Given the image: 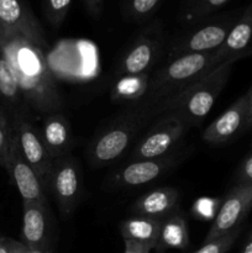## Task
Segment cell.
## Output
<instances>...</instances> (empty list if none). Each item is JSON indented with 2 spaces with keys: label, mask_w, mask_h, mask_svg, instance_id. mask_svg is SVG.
<instances>
[{
  "label": "cell",
  "mask_w": 252,
  "mask_h": 253,
  "mask_svg": "<svg viewBox=\"0 0 252 253\" xmlns=\"http://www.w3.org/2000/svg\"><path fill=\"white\" fill-rule=\"evenodd\" d=\"M0 54L9 63L32 115L42 118L62 110L63 99L43 49L0 24Z\"/></svg>",
  "instance_id": "cell-1"
},
{
  "label": "cell",
  "mask_w": 252,
  "mask_h": 253,
  "mask_svg": "<svg viewBox=\"0 0 252 253\" xmlns=\"http://www.w3.org/2000/svg\"><path fill=\"white\" fill-rule=\"evenodd\" d=\"M235 61H225L212 72L175 95L151 106L156 116L175 114L188 126L200 124L214 106L226 85Z\"/></svg>",
  "instance_id": "cell-2"
},
{
  "label": "cell",
  "mask_w": 252,
  "mask_h": 253,
  "mask_svg": "<svg viewBox=\"0 0 252 253\" xmlns=\"http://www.w3.org/2000/svg\"><path fill=\"white\" fill-rule=\"evenodd\" d=\"M219 64H221V62L216 51L182 54L167 59V63L158 69L155 76L151 77L147 94L137 105L150 108L175 95L204 78Z\"/></svg>",
  "instance_id": "cell-3"
},
{
  "label": "cell",
  "mask_w": 252,
  "mask_h": 253,
  "mask_svg": "<svg viewBox=\"0 0 252 253\" xmlns=\"http://www.w3.org/2000/svg\"><path fill=\"white\" fill-rule=\"evenodd\" d=\"M123 116L104 127L88 146V163L98 169L113 163L126 152L137 136L138 131L151 118H155L152 108L130 106Z\"/></svg>",
  "instance_id": "cell-4"
},
{
  "label": "cell",
  "mask_w": 252,
  "mask_h": 253,
  "mask_svg": "<svg viewBox=\"0 0 252 253\" xmlns=\"http://www.w3.org/2000/svg\"><path fill=\"white\" fill-rule=\"evenodd\" d=\"M240 14L237 11L226 12L216 16H209L185 26L183 31L170 40L168 52L166 54L167 59L182 54L217 51L224 43L227 34Z\"/></svg>",
  "instance_id": "cell-5"
},
{
  "label": "cell",
  "mask_w": 252,
  "mask_h": 253,
  "mask_svg": "<svg viewBox=\"0 0 252 253\" xmlns=\"http://www.w3.org/2000/svg\"><path fill=\"white\" fill-rule=\"evenodd\" d=\"M166 31L163 22L155 20L140 31L126 48L115 69V77L150 73L166 51Z\"/></svg>",
  "instance_id": "cell-6"
},
{
  "label": "cell",
  "mask_w": 252,
  "mask_h": 253,
  "mask_svg": "<svg viewBox=\"0 0 252 253\" xmlns=\"http://www.w3.org/2000/svg\"><path fill=\"white\" fill-rule=\"evenodd\" d=\"M10 120L22 157L35 170L47 193L53 160L44 146L40 127L35 125L34 116L29 114L15 116Z\"/></svg>",
  "instance_id": "cell-7"
},
{
  "label": "cell",
  "mask_w": 252,
  "mask_h": 253,
  "mask_svg": "<svg viewBox=\"0 0 252 253\" xmlns=\"http://www.w3.org/2000/svg\"><path fill=\"white\" fill-rule=\"evenodd\" d=\"M188 125L175 114H163L153 127L133 147L128 161L153 160L173 153L184 136Z\"/></svg>",
  "instance_id": "cell-8"
},
{
  "label": "cell",
  "mask_w": 252,
  "mask_h": 253,
  "mask_svg": "<svg viewBox=\"0 0 252 253\" xmlns=\"http://www.w3.org/2000/svg\"><path fill=\"white\" fill-rule=\"evenodd\" d=\"M82 170L73 156L68 155L53 161L47 193L54 198L58 211L63 219H68L82 197Z\"/></svg>",
  "instance_id": "cell-9"
},
{
  "label": "cell",
  "mask_w": 252,
  "mask_h": 253,
  "mask_svg": "<svg viewBox=\"0 0 252 253\" xmlns=\"http://www.w3.org/2000/svg\"><path fill=\"white\" fill-rule=\"evenodd\" d=\"M252 209V185L236 184L219 205L212 224L205 236L204 244L240 227L241 222Z\"/></svg>",
  "instance_id": "cell-10"
},
{
  "label": "cell",
  "mask_w": 252,
  "mask_h": 253,
  "mask_svg": "<svg viewBox=\"0 0 252 253\" xmlns=\"http://www.w3.org/2000/svg\"><path fill=\"white\" fill-rule=\"evenodd\" d=\"M183 160L179 153L153 160H138L128 162L110 178L114 188H136L158 179Z\"/></svg>",
  "instance_id": "cell-11"
},
{
  "label": "cell",
  "mask_w": 252,
  "mask_h": 253,
  "mask_svg": "<svg viewBox=\"0 0 252 253\" xmlns=\"http://www.w3.org/2000/svg\"><path fill=\"white\" fill-rule=\"evenodd\" d=\"M0 24L24 36L41 49L48 47L43 27L25 0H0Z\"/></svg>",
  "instance_id": "cell-12"
},
{
  "label": "cell",
  "mask_w": 252,
  "mask_h": 253,
  "mask_svg": "<svg viewBox=\"0 0 252 253\" xmlns=\"http://www.w3.org/2000/svg\"><path fill=\"white\" fill-rule=\"evenodd\" d=\"M22 244L30 250L49 251L53 217L48 203L22 202Z\"/></svg>",
  "instance_id": "cell-13"
},
{
  "label": "cell",
  "mask_w": 252,
  "mask_h": 253,
  "mask_svg": "<svg viewBox=\"0 0 252 253\" xmlns=\"http://www.w3.org/2000/svg\"><path fill=\"white\" fill-rule=\"evenodd\" d=\"M247 120L246 94L240 96L219 118L203 131V141L210 146H220L236 137L245 130Z\"/></svg>",
  "instance_id": "cell-14"
},
{
  "label": "cell",
  "mask_w": 252,
  "mask_h": 253,
  "mask_svg": "<svg viewBox=\"0 0 252 253\" xmlns=\"http://www.w3.org/2000/svg\"><path fill=\"white\" fill-rule=\"evenodd\" d=\"M216 53L221 63L252 56V4L242 10Z\"/></svg>",
  "instance_id": "cell-15"
},
{
  "label": "cell",
  "mask_w": 252,
  "mask_h": 253,
  "mask_svg": "<svg viewBox=\"0 0 252 253\" xmlns=\"http://www.w3.org/2000/svg\"><path fill=\"white\" fill-rule=\"evenodd\" d=\"M7 173L11 177L15 187L19 190L22 202H42L47 203V194L42 187L39 177L29 163L22 157L17 146L16 137L12 145L10 166Z\"/></svg>",
  "instance_id": "cell-16"
},
{
  "label": "cell",
  "mask_w": 252,
  "mask_h": 253,
  "mask_svg": "<svg viewBox=\"0 0 252 253\" xmlns=\"http://www.w3.org/2000/svg\"><path fill=\"white\" fill-rule=\"evenodd\" d=\"M42 140L53 161L69 155L74 145L71 124L61 113L48 114L41 118Z\"/></svg>",
  "instance_id": "cell-17"
},
{
  "label": "cell",
  "mask_w": 252,
  "mask_h": 253,
  "mask_svg": "<svg viewBox=\"0 0 252 253\" xmlns=\"http://www.w3.org/2000/svg\"><path fill=\"white\" fill-rule=\"evenodd\" d=\"M179 199V192L175 188H157L141 195L132 204L131 211L141 216L163 219L177 209Z\"/></svg>",
  "instance_id": "cell-18"
},
{
  "label": "cell",
  "mask_w": 252,
  "mask_h": 253,
  "mask_svg": "<svg viewBox=\"0 0 252 253\" xmlns=\"http://www.w3.org/2000/svg\"><path fill=\"white\" fill-rule=\"evenodd\" d=\"M0 106L6 111L10 119L24 114L32 115L30 109L27 108L21 89L9 63L1 54H0Z\"/></svg>",
  "instance_id": "cell-19"
},
{
  "label": "cell",
  "mask_w": 252,
  "mask_h": 253,
  "mask_svg": "<svg viewBox=\"0 0 252 253\" xmlns=\"http://www.w3.org/2000/svg\"><path fill=\"white\" fill-rule=\"evenodd\" d=\"M188 246H189V231H188L187 220L177 208L174 211L163 217L156 251L163 253L170 249L184 251Z\"/></svg>",
  "instance_id": "cell-20"
},
{
  "label": "cell",
  "mask_w": 252,
  "mask_h": 253,
  "mask_svg": "<svg viewBox=\"0 0 252 253\" xmlns=\"http://www.w3.org/2000/svg\"><path fill=\"white\" fill-rule=\"evenodd\" d=\"M150 73L128 74L115 78L110 90V99L116 104H128L133 106L145 99L150 85Z\"/></svg>",
  "instance_id": "cell-21"
},
{
  "label": "cell",
  "mask_w": 252,
  "mask_h": 253,
  "mask_svg": "<svg viewBox=\"0 0 252 253\" xmlns=\"http://www.w3.org/2000/svg\"><path fill=\"white\" fill-rule=\"evenodd\" d=\"M163 219L156 217L135 216L127 217L120 224V234L124 240L140 242L156 250L161 234V225Z\"/></svg>",
  "instance_id": "cell-22"
},
{
  "label": "cell",
  "mask_w": 252,
  "mask_h": 253,
  "mask_svg": "<svg viewBox=\"0 0 252 253\" xmlns=\"http://www.w3.org/2000/svg\"><path fill=\"white\" fill-rule=\"evenodd\" d=\"M229 1L230 0H185L180 10L179 20L185 26H188L212 16Z\"/></svg>",
  "instance_id": "cell-23"
},
{
  "label": "cell",
  "mask_w": 252,
  "mask_h": 253,
  "mask_svg": "<svg viewBox=\"0 0 252 253\" xmlns=\"http://www.w3.org/2000/svg\"><path fill=\"white\" fill-rule=\"evenodd\" d=\"M162 0H125L124 16L133 22H145L155 14Z\"/></svg>",
  "instance_id": "cell-24"
},
{
  "label": "cell",
  "mask_w": 252,
  "mask_h": 253,
  "mask_svg": "<svg viewBox=\"0 0 252 253\" xmlns=\"http://www.w3.org/2000/svg\"><path fill=\"white\" fill-rule=\"evenodd\" d=\"M15 141V132L12 128L11 120L6 111L0 106V165L9 170L10 156H11L12 145Z\"/></svg>",
  "instance_id": "cell-25"
},
{
  "label": "cell",
  "mask_w": 252,
  "mask_h": 253,
  "mask_svg": "<svg viewBox=\"0 0 252 253\" xmlns=\"http://www.w3.org/2000/svg\"><path fill=\"white\" fill-rule=\"evenodd\" d=\"M73 0H42L44 16L53 29H59L68 15Z\"/></svg>",
  "instance_id": "cell-26"
},
{
  "label": "cell",
  "mask_w": 252,
  "mask_h": 253,
  "mask_svg": "<svg viewBox=\"0 0 252 253\" xmlns=\"http://www.w3.org/2000/svg\"><path fill=\"white\" fill-rule=\"evenodd\" d=\"M240 232H241V227H237L234 231L229 232L214 241L207 242L194 253H227L239 237Z\"/></svg>",
  "instance_id": "cell-27"
},
{
  "label": "cell",
  "mask_w": 252,
  "mask_h": 253,
  "mask_svg": "<svg viewBox=\"0 0 252 253\" xmlns=\"http://www.w3.org/2000/svg\"><path fill=\"white\" fill-rule=\"evenodd\" d=\"M236 184L252 185V152L244 158L239 169H237Z\"/></svg>",
  "instance_id": "cell-28"
},
{
  "label": "cell",
  "mask_w": 252,
  "mask_h": 253,
  "mask_svg": "<svg viewBox=\"0 0 252 253\" xmlns=\"http://www.w3.org/2000/svg\"><path fill=\"white\" fill-rule=\"evenodd\" d=\"M86 11L93 19H99L101 16L104 7V0H84Z\"/></svg>",
  "instance_id": "cell-29"
},
{
  "label": "cell",
  "mask_w": 252,
  "mask_h": 253,
  "mask_svg": "<svg viewBox=\"0 0 252 253\" xmlns=\"http://www.w3.org/2000/svg\"><path fill=\"white\" fill-rule=\"evenodd\" d=\"M124 245H125V251H124V253H152L153 251L147 245L131 241V240H124Z\"/></svg>",
  "instance_id": "cell-30"
},
{
  "label": "cell",
  "mask_w": 252,
  "mask_h": 253,
  "mask_svg": "<svg viewBox=\"0 0 252 253\" xmlns=\"http://www.w3.org/2000/svg\"><path fill=\"white\" fill-rule=\"evenodd\" d=\"M246 98H247V120H246L245 130L252 127V86L246 93Z\"/></svg>",
  "instance_id": "cell-31"
},
{
  "label": "cell",
  "mask_w": 252,
  "mask_h": 253,
  "mask_svg": "<svg viewBox=\"0 0 252 253\" xmlns=\"http://www.w3.org/2000/svg\"><path fill=\"white\" fill-rule=\"evenodd\" d=\"M11 247L12 253H34L32 250H30L29 247L25 246L22 242L15 241V240H11Z\"/></svg>",
  "instance_id": "cell-32"
},
{
  "label": "cell",
  "mask_w": 252,
  "mask_h": 253,
  "mask_svg": "<svg viewBox=\"0 0 252 253\" xmlns=\"http://www.w3.org/2000/svg\"><path fill=\"white\" fill-rule=\"evenodd\" d=\"M0 253H12L11 239L0 237Z\"/></svg>",
  "instance_id": "cell-33"
},
{
  "label": "cell",
  "mask_w": 252,
  "mask_h": 253,
  "mask_svg": "<svg viewBox=\"0 0 252 253\" xmlns=\"http://www.w3.org/2000/svg\"><path fill=\"white\" fill-rule=\"evenodd\" d=\"M242 253H252V235H250V239H249V242L246 244V246H245L244 251Z\"/></svg>",
  "instance_id": "cell-34"
},
{
  "label": "cell",
  "mask_w": 252,
  "mask_h": 253,
  "mask_svg": "<svg viewBox=\"0 0 252 253\" xmlns=\"http://www.w3.org/2000/svg\"><path fill=\"white\" fill-rule=\"evenodd\" d=\"M34 253H49V251H43V250H32Z\"/></svg>",
  "instance_id": "cell-35"
},
{
  "label": "cell",
  "mask_w": 252,
  "mask_h": 253,
  "mask_svg": "<svg viewBox=\"0 0 252 253\" xmlns=\"http://www.w3.org/2000/svg\"><path fill=\"white\" fill-rule=\"evenodd\" d=\"M251 235H252V232H251Z\"/></svg>",
  "instance_id": "cell-36"
}]
</instances>
